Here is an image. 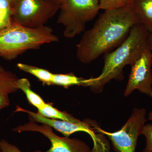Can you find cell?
<instances>
[{"mask_svg": "<svg viewBox=\"0 0 152 152\" xmlns=\"http://www.w3.org/2000/svg\"><path fill=\"white\" fill-rule=\"evenodd\" d=\"M150 49H151V53L152 59V33H150Z\"/></svg>", "mask_w": 152, "mask_h": 152, "instance_id": "cell-20", "label": "cell"}, {"mask_svg": "<svg viewBox=\"0 0 152 152\" xmlns=\"http://www.w3.org/2000/svg\"><path fill=\"white\" fill-rule=\"evenodd\" d=\"M130 6L139 23L152 33V0H133Z\"/></svg>", "mask_w": 152, "mask_h": 152, "instance_id": "cell-11", "label": "cell"}, {"mask_svg": "<svg viewBox=\"0 0 152 152\" xmlns=\"http://www.w3.org/2000/svg\"><path fill=\"white\" fill-rule=\"evenodd\" d=\"M59 10L57 23L64 28V36L72 39L85 31L100 9L99 0H61Z\"/></svg>", "mask_w": 152, "mask_h": 152, "instance_id": "cell-4", "label": "cell"}, {"mask_svg": "<svg viewBox=\"0 0 152 152\" xmlns=\"http://www.w3.org/2000/svg\"><path fill=\"white\" fill-rule=\"evenodd\" d=\"M12 8L8 0H0V20L10 25L12 22Z\"/></svg>", "mask_w": 152, "mask_h": 152, "instance_id": "cell-16", "label": "cell"}, {"mask_svg": "<svg viewBox=\"0 0 152 152\" xmlns=\"http://www.w3.org/2000/svg\"><path fill=\"white\" fill-rule=\"evenodd\" d=\"M123 1L126 5H130L133 0H123Z\"/></svg>", "mask_w": 152, "mask_h": 152, "instance_id": "cell-22", "label": "cell"}, {"mask_svg": "<svg viewBox=\"0 0 152 152\" xmlns=\"http://www.w3.org/2000/svg\"><path fill=\"white\" fill-rule=\"evenodd\" d=\"M100 10H109L126 5L123 0H99Z\"/></svg>", "mask_w": 152, "mask_h": 152, "instance_id": "cell-17", "label": "cell"}, {"mask_svg": "<svg viewBox=\"0 0 152 152\" xmlns=\"http://www.w3.org/2000/svg\"><path fill=\"white\" fill-rule=\"evenodd\" d=\"M17 112H21L28 114L30 121L45 124L54 128L61 133L65 137H69L72 134L77 132H84L89 134L94 142L93 150L95 151H102L106 148L107 141L104 135L100 133L99 135L95 129L96 124L94 121L86 119L79 124H75L62 120L49 118L42 116L38 113H34L25 110L17 106Z\"/></svg>", "mask_w": 152, "mask_h": 152, "instance_id": "cell-7", "label": "cell"}, {"mask_svg": "<svg viewBox=\"0 0 152 152\" xmlns=\"http://www.w3.org/2000/svg\"><path fill=\"white\" fill-rule=\"evenodd\" d=\"M60 5L51 0H16L12 21L33 28L43 26L58 11Z\"/></svg>", "mask_w": 152, "mask_h": 152, "instance_id": "cell-5", "label": "cell"}, {"mask_svg": "<svg viewBox=\"0 0 152 152\" xmlns=\"http://www.w3.org/2000/svg\"><path fill=\"white\" fill-rule=\"evenodd\" d=\"M8 1H9V3L10 4L12 8V7L13 6L14 3H15L16 0H8Z\"/></svg>", "mask_w": 152, "mask_h": 152, "instance_id": "cell-23", "label": "cell"}, {"mask_svg": "<svg viewBox=\"0 0 152 152\" xmlns=\"http://www.w3.org/2000/svg\"><path fill=\"white\" fill-rule=\"evenodd\" d=\"M148 119L150 120V121H151L152 122V111L150 112L149 113Z\"/></svg>", "mask_w": 152, "mask_h": 152, "instance_id": "cell-24", "label": "cell"}, {"mask_svg": "<svg viewBox=\"0 0 152 152\" xmlns=\"http://www.w3.org/2000/svg\"><path fill=\"white\" fill-rule=\"evenodd\" d=\"M139 23L130 5L105 10L93 27L84 32L77 45V58L83 64L92 62L116 48Z\"/></svg>", "mask_w": 152, "mask_h": 152, "instance_id": "cell-1", "label": "cell"}, {"mask_svg": "<svg viewBox=\"0 0 152 152\" xmlns=\"http://www.w3.org/2000/svg\"><path fill=\"white\" fill-rule=\"evenodd\" d=\"M18 87L19 90H21L24 93L29 102L37 108L38 110L46 104L40 96L31 90V84L27 79L19 78Z\"/></svg>", "mask_w": 152, "mask_h": 152, "instance_id": "cell-15", "label": "cell"}, {"mask_svg": "<svg viewBox=\"0 0 152 152\" xmlns=\"http://www.w3.org/2000/svg\"><path fill=\"white\" fill-rule=\"evenodd\" d=\"M151 50H148L131 66L130 73L124 92L125 96L135 91L152 98V62Z\"/></svg>", "mask_w": 152, "mask_h": 152, "instance_id": "cell-9", "label": "cell"}, {"mask_svg": "<svg viewBox=\"0 0 152 152\" xmlns=\"http://www.w3.org/2000/svg\"><path fill=\"white\" fill-rule=\"evenodd\" d=\"M55 2L58 3V4H60L61 1V0H51Z\"/></svg>", "mask_w": 152, "mask_h": 152, "instance_id": "cell-25", "label": "cell"}, {"mask_svg": "<svg viewBox=\"0 0 152 152\" xmlns=\"http://www.w3.org/2000/svg\"><path fill=\"white\" fill-rule=\"evenodd\" d=\"M17 66L20 70L35 76L44 85H52L53 74L48 70L21 63H18Z\"/></svg>", "mask_w": 152, "mask_h": 152, "instance_id": "cell-14", "label": "cell"}, {"mask_svg": "<svg viewBox=\"0 0 152 152\" xmlns=\"http://www.w3.org/2000/svg\"><path fill=\"white\" fill-rule=\"evenodd\" d=\"M146 116L145 109L135 108L129 119L119 130L114 132H107L97 125L95 129L110 140L116 151L136 152L138 139L142 134L147 121Z\"/></svg>", "mask_w": 152, "mask_h": 152, "instance_id": "cell-6", "label": "cell"}, {"mask_svg": "<svg viewBox=\"0 0 152 152\" xmlns=\"http://www.w3.org/2000/svg\"><path fill=\"white\" fill-rule=\"evenodd\" d=\"M90 79L78 77L72 73L68 74H53L52 85L61 86L66 88L74 86H88Z\"/></svg>", "mask_w": 152, "mask_h": 152, "instance_id": "cell-12", "label": "cell"}, {"mask_svg": "<svg viewBox=\"0 0 152 152\" xmlns=\"http://www.w3.org/2000/svg\"><path fill=\"white\" fill-rule=\"evenodd\" d=\"M58 40L49 26L33 28L12 21L0 30V57L11 61L29 50L37 49L45 44Z\"/></svg>", "mask_w": 152, "mask_h": 152, "instance_id": "cell-3", "label": "cell"}, {"mask_svg": "<svg viewBox=\"0 0 152 152\" xmlns=\"http://www.w3.org/2000/svg\"><path fill=\"white\" fill-rule=\"evenodd\" d=\"M150 49V33L141 24L131 29L128 37L115 50L104 54V65L98 77L90 78L88 87L95 94L102 92L112 80L122 81L124 68L132 66L145 52Z\"/></svg>", "mask_w": 152, "mask_h": 152, "instance_id": "cell-2", "label": "cell"}, {"mask_svg": "<svg viewBox=\"0 0 152 152\" xmlns=\"http://www.w3.org/2000/svg\"><path fill=\"white\" fill-rule=\"evenodd\" d=\"M146 139V145L142 152H152V124H145L142 134Z\"/></svg>", "mask_w": 152, "mask_h": 152, "instance_id": "cell-18", "label": "cell"}, {"mask_svg": "<svg viewBox=\"0 0 152 152\" xmlns=\"http://www.w3.org/2000/svg\"><path fill=\"white\" fill-rule=\"evenodd\" d=\"M16 74L0 65V110L10 106L9 96L19 90Z\"/></svg>", "mask_w": 152, "mask_h": 152, "instance_id": "cell-10", "label": "cell"}, {"mask_svg": "<svg viewBox=\"0 0 152 152\" xmlns=\"http://www.w3.org/2000/svg\"><path fill=\"white\" fill-rule=\"evenodd\" d=\"M53 128L48 125H39L29 121L13 129L14 132H34L40 133L49 139L51 147L46 151H37L34 152H92L91 149L84 142L79 139H71L69 137H61L53 131Z\"/></svg>", "mask_w": 152, "mask_h": 152, "instance_id": "cell-8", "label": "cell"}, {"mask_svg": "<svg viewBox=\"0 0 152 152\" xmlns=\"http://www.w3.org/2000/svg\"><path fill=\"white\" fill-rule=\"evenodd\" d=\"M0 152H22L15 145L3 139H0Z\"/></svg>", "mask_w": 152, "mask_h": 152, "instance_id": "cell-19", "label": "cell"}, {"mask_svg": "<svg viewBox=\"0 0 152 152\" xmlns=\"http://www.w3.org/2000/svg\"><path fill=\"white\" fill-rule=\"evenodd\" d=\"M38 113L43 116L49 118L62 120L75 124L82 122V121L75 118L70 114L59 110L50 104L46 103L42 107L38 109Z\"/></svg>", "mask_w": 152, "mask_h": 152, "instance_id": "cell-13", "label": "cell"}, {"mask_svg": "<svg viewBox=\"0 0 152 152\" xmlns=\"http://www.w3.org/2000/svg\"><path fill=\"white\" fill-rule=\"evenodd\" d=\"M7 26H8V25H7L5 23H4V22L0 20V30L6 27Z\"/></svg>", "mask_w": 152, "mask_h": 152, "instance_id": "cell-21", "label": "cell"}]
</instances>
